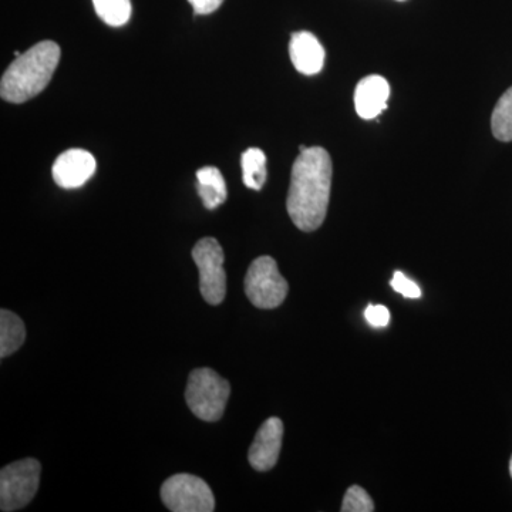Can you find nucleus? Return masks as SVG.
I'll return each mask as SVG.
<instances>
[{
    "instance_id": "nucleus-1",
    "label": "nucleus",
    "mask_w": 512,
    "mask_h": 512,
    "mask_svg": "<svg viewBox=\"0 0 512 512\" xmlns=\"http://www.w3.org/2000/svg\"><path fill=\"white\" fill-rule=\"evenodd\" d=\"M301 154L293 163L289 185V217L303 232L316 231L328 214L333 165L322 147H299Z\"/></svg>"
},
{
    "instance_id": "nucleus-2",
    "label": "nucleus",
    "mask_w": 512,
    "mask_h": 512,
    "mask_svg": "<svg viewBox=\"0 0 512 512\" xmlns=\"http://www.w3.org/2000/svg\"><path fill=\"white\" fill-rule=\"evenodd\" d=\"M60 47L52 40L37 43L16 57L0 82V96L8 103L22 104L46 89L60 62Z\"/></svg>"
},
{
    "instance_id": "nucleus-3",
    "label": "nucleus",
    "mask_w": 512,
    "mask_h": 512,
    "mask_svg": "<svg viewBox=\"0 0 512 512\" xmlns=\"http://www.w3.org/2000/svg\"><path fill=\"white\" fill-rule=\"evenodd\" d=\"M231 393L228 380L222 379L215 370L202 367L192 370L188 377L185 400L194 416L204 421H218L225 412Z\"/></svg>"
},
{
    "instance_id": "nucleus-4",
    "label": "nucleus",
    "mask_w": 512,
    "mask_h": 512,
    "mask_svg": "<svg viewBox=\"0 0 512 512\" xmlns=\"http://www.w3.org/2000/svg\"><path fill=\"white\" fill-rule=\"evenodd\" d=\"M289 285L271 256H259L245 276V293L258 309H275L284 303Z\"/></svg>"
},
{
    "instance_id": "nucleus-5",
    "label": "nucleus",
    "mask_w": 512,
    "mask_h": 512,
    "mask_svg": "<svg viewBox=\"0 0 512 512\" xmlns=\"http://www.w3.org/2000/svg\"><path fill=\"white\" fill-rule=\"evenodd\" d=\"M39 461L35 458L15 461L0 471V510H22L35 497L40 484Z\"/></svg>"
},
{
    "instance_id": "nucleus-6",
    "label": "nucleus",
    "mask_w": 512,
    "mask_h": 512,
    "mask_svg": "<svg viewBox=\"0 0 512 512\" xmlns=\"http://www.w3.org/2000/svg\"><path fill=\"white\" fill-rule=\"evenodd\" d=\"M192 259L200 272L202 298L210 305H220L227 295L224 251L215 238H202L192 248Z\"/></svg>"
},
{
    "instance_id": "nucleus-7",
    "label": "nucleus",
    "mask_w": 512,
    "mask_h": 512,
    "mask_svg": "<svg viewBox=\"0 0 512 512\" xmlns=\"http://www.w3.org/2000/svg\"><path fill=\"white\" fill-rule=\"evenodd\" d=\"M161 500L173 512H212L215 498L211 488L200 477L175 474L161 487Z\"/></svg>"
},
{
    "instance_id": "nucleus-8",
    "label": "nucleus",
    "mask_w": 512,
    "mask_h": 512,
    "mask_svg": "<svg viewBox=\"0 0 512 512\" xmlns=\"http://www.w3.org/2000/svg\"><path fill=\"white\" fill-rule=\"evenodd\" d=\"M96 158L89 151L72 148L60 154L53 164V180L64 190H74L86 184L96 173Z\"/></svg>"
},
{
    "instance_id": "nucleus-9",
    "label": "nucleus",
    "mask_w": 512,
    "mask_h": 512,
    "mask_svg": "<svg viewBox=\"0 0 512 512\" xmlns=\"http://www.w3.org/2000/svg\"><path fill=\"white\" fill-rule=\"evenodd\" d=\"M284 423L278 417H271L256 433L254 443L249 447L248 460L256 471H269L278 463L281 454Z\"/></svg>"
},
{
    "instance_id": "nucleus-10",
    "label": "nucleus",
    "mask_w": 512,
    "mask_h": 512,
    "mask_svg": "<svg viewBox=\"0 0 512 512\" xmlns=\"http://www.w3.org/2000/svg\"><path fill=\"white\" fill-rule=\"evenodd\" d=\"M289 56L295 69L305 76L322 72L325 66V49L318 37L309 32H296L291 36Z\"/></svg>"
},
{
    "instance_id": "nucleus-11",
    "label": "nucleus",
    "mask_w": 512,
    "mask_h": 512,
    "mask_svg": "<svg viewBox=\"0 0 512 512\" xmlns=\"http://www.w3.org/2000/svg\"><path fill=\"white\" fill-rule=\"evenodd\" d=\"M390 86L382 76H367L357 83L355 90L356 113L363 120L376 119L387 109Z\"/></svg>"
},
{
    "instance_id": "nucleus-12",
    "label": "nucleus",
    "mask_w": 512,
    "mask_h": 512,
    "mask_svg": "<svg viewBox=\"0 0 512 512\" xmlns=\"http://www.w3.org/2000/svg\"><path fill=\"white\" fill-rule=\"evenodd\" d=\"M197 191L207 210H215L227 201V184L217 167H202L197 171Z\"/></svg>"
},
{
    "instance_id": "nucleus-13",
    "label": "nucleus",
    "mask_w": 512,
    "mask_h": 512,
    "mask_svg": "<svg viewBox=\"0 0 512 512\" xmlns=\"http://www.w3.org/2000/svg\"><path fill=\"white\" fill-rule=\"evenodd\" d=\"M26 328L23 320L18 315L6 309L0 312V357L5 359L18 352L20 346L25 343Z\"/></svg>"
},
{
    "instance_id": "nucleus-14",
    "label": "nucleus",
    "mask_w": 512,
    "mask_h": 512,
    "mask_svg": "<svg viewBox=\"0 0 512 512\" xmlns=\"http://www.w3.org/2000/svg\"><path fill=\"white\" fill-rule=\"evenodd\" d=\"M242 181L251 190H262L268 178L266 156L259 148H248L241 157Z\"/></svg>"
},
{
    "instance_id": "nucleus-15",
    "label": "nucleus",
    "mask_w": 512,
    "mask_h": 512,
    "mask_svg": "<svg viewBox=\"0 0 512 512\" xmlns=\"http://www.w3.org/2000/svg\"><path fill=\"white\" fill-rule=\"evenodd\" d=\"M491 131L493 136L503 143L512 141V87L495 104L491 116Z\"/></svg>"
},
{
    "instance_id": "nucleus-16",
    "label": "nucleus",
    "mask_w": 512,
    "mask_h": 512,
    "mask_svg": "<svg viewBox=\"0 0 512 512\" xmlns=\"http://www.w3.org/2000/svg\"><path fill=\"white\" fill-rule=\"evenodd\" d=\"M93 5L97 16L113 28L126 25L131 18V0H93Z\"/></svg>"
},
{
    "instance_id": "nucleus-17",
    "label": "nucleus",
    "mask_w": 512,
    "mask_h": 512,
    "mask_svg": "<svg viewBox=\"0 0 512 512\" xmlns=\"http://www.w3.org/2000/svg\"><path fill=\"white\" fill-rule=\"evenodd\" d=\"M340 511L373 512L375 511V503H373L372 498H370L366 490H363L359 485H352V487L346 491Z\"/></svg>"
},
{
    "instance_id": "nucleus-18",
    "label": "nucleus",
    "mask_w": 512,
    "mask_h": 512,
    "mask_svg": "<svg viewBox=\"0 0 512 512\" xmlns=\"http://www.w3.org/2000/svg\"><path fill=\"white\" fill-rule=\"evenodd\" d=\"M394 291L402 293L404 298L417 299L421 296L419 285L414 284L412 279L407 278L402 272H396L390 282Z\"/></svg>"
},
{
    "instance_id": "nucleus-19",
    "label": "nucleus",
    "mask_w": 512,
    "mask_h": 512,
    "mask_svg": "<svg viewBox=\"0 0 512 512\" xmlns=\"http://www.w3.org/2000/svg\"><path fill=\"white\" fill-rule=\"evenodd\" d=\"M365 316L367 322H369L370 325L375 326V328H384V326L389 325L390 322L389 309L383 305L367 306Z\"/></svg>"
},
{
    "instance_id": "nucleus-20",
    "label": "nucleus",
    "mask_w": 512,
    "mask_h": 512,
    "mask_svg": "<svg viewBox=\"0 0 512 512\" xmlns=\"http://www.w3.org/2000/svg\"><path fill=\"white\" fill-rule=\"evenodd\" d=\"M188 2L194 8L195 15H210L220 8L224 0H188Z\"/></svg>"
},
{
    "instance_id": "nucleus-21",
    "label": "nucleus",
    "mask_w": 512,
    "mask_h": 512,
    "mask_svg": "<svg viewBox=\"0 0 512 512\" xmlns=\"http://www.w3.org/2000/svg\"><path fill=\"white\" fill-rule=\"evenodd\" d=\"M510 474H511V477H512V457H511V461H510Z\"/></svg>"
},
{
    "instance_id": "nucleus-22",
    "label": "nucleus",
    "mask_w": 512,
    "mask_h": 512,
    "mask_svg": "<svg viewBox=\"0 0 512 512\" xmlns=\"http://www.w3.org/2000/svg\"><path fill=\"white\" fill-rule=\"evenodd\" d=\"M399 2H404V0H399Z\"/></svg>"
}]
</instances>
